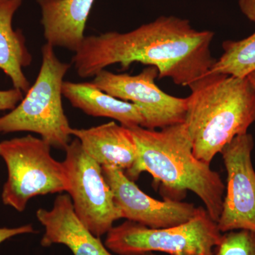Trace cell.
Instances as JSON below:
<instances>
[{"label":"cell","instance_id":"7402d4cb","mask_svg":"<svg viewBox=\"0 0 255 255\" xmlns=\"http://www.w3.org/2000/svg\"><path fill=\"white\" fill-rule=\"evenodd\" d=\"M145 255H156L154 254L153 253H147V254H146Z\"/></svg>","mask_w":255,"mask_h":255},{"label":"cell","instance_id":"ffe728a7","mask_svg":"<svg viewBox=\"0 0 255 255\" xmlns=\"http://www.w3.org/2000/svg\"><path fill=\"white\" fill-rule=\"evenodd\" d=\"M238 5L242 13L255 23V0H238Z\"/></svg>","mask_w":255,"mask_h":255},{"label":"cell","instance_id":"52a82bcc","mask_svg":"<svg viewBox=\"0 0 255 255\" xmlns=\"http://www.w3.org/2000/svg\"><path fill=\"white\" fill-rule=\"evenodd\" d=\"M63 161L68 179L67 194L79 219L101 238L122 219L113 192L106 181L102 166L87 155L78 139L70 142Z\"/></svg>","mask_w":255,"mask_h":255},{"label":"cell","instance_id":"5b68a950","mask_svg":"<svg viewBox=\"0 0 255 255\" xmlns=\"http://www.w3.org/2000/svg\"><path fill=\"white\" fill-rule=\"evenodd\" d=\"M50 149L43 139L31 135L0 142V157L8 171L1 194L4 205L22 212L32 198L67 192L63 162L53 158Z\"/></svg>","mask_w":255,"mask_h":255},{"label":"cell","instance_id":"9c48e42d","mask_svg":"<svg viewBox=\"0 0 255 255\" xmlns=\"http://www.w3.org/2000/svg\"><path fill=\"white\" fill-rule=\"evenodd\" d=\"M254 139L238 135L222 154L227 172V193L223 199L218 227L222 233L246 230L255 233V171L252 162Z\"/></svg>","mask_w":255,"mask_h":255},{"label":"cell","instance_id":"e0dca14e","mask_svg":"<svg viewBox=\"0 0 255 255\" xmlns=\"http://www.w3.org/2000/svg\"><path fill=\"white\" fill-rule=\"evenodd\" d=\"M214 255H255V233L246 230L223 233Z\"/></svg>","mask_w":255,"mask_h":255},{"label":"cell","instance_id":"8992f818","mask_svg":"<svg viewBox=\"0 0 255 255\" xmlns=\"http://www.w3.org/2000/svg\"><path fill=\"white\" fill-rule=\"evenodd\" d=\"M222 234L206 209L199 207L193 219L174 227L151 228L127 220L107 233L105 245L118 255H214Z\"/></svg>","mask_w":255,"mask_h":255},{"label":"cell","instance_id":"6da1fadb","mask_svg":"<svg viewBox=\"0 0 255 255\" xmlns=\"http://www.w3.org/2000/svg\"><path fill=\"white\" fill-rule=\"evenodd\" d=\"M214 32L198 31L186 18L161 16L132 31L85 36L73 64L78 76L95 77L115 64L126 70L134 63L154 66L159 79L189 87L205 75L216 60L211 46Z\"/></svg>","mask_w":255,"mask_h":255},{"label":"cell","instance_id":"7c38bea8","mask_svg":"<svg viewBox=\"0 0 255 255\" xmlns=\"http://www.w3.org/2000/svg\"><path fill=\"white\" fill-rule=\"evenodd\" d=\"M95 0H36L46 43L78 50L85 38L87 18Z\"/></svg>","mask_w":255,"mask_h":255},{"label":"cell","instance_id":"3957f363","mask_svg":"<svg viewBox=\"0 0 255 255\" xmlns=\"http://www.w3.org/2000/svg\"><path fill=\"white\" fill-rule=\"evenodd\" d=\"M185 124L196 158L207 164L255 122V90L248 78L206 73L189 87Z\"/></svg>","mask_w":255,"mask_h":255},{"label":"cell","instance_id":"5bb4252c","mask_svg":"<svg viewBox=\"0 0 255 255\" xmlns=\"http://www.w3.org/2000/svg\"><path fill=\"white\" fill-rule=\"evenodd\" d=\"M62 93L73 107L87 115L114 119L127 128L144 127L145 119L137 105L102 91L92 82L64 81Z\"/></svg>","mask_w":255,"mask_h":255},{"label":"cell","instance_id":"8fae6325","mask_svg":"<svg viewBox=\"0 0 255 255\" xmlns=\"http://www.w3.org/2000/svg\"><path fill=\"white\" fill-rule=\"evenodd\" d=\"M36 218L45 230L41 246L63 245L73 255H114L79 219L68 194H58L51 209L37 210Z\"/></svg>","mask_w":255,"mask_h":255},{"label":"cell","instance_id":"d6986e66","mask_svg":"<svg viewBox=\"0 0 255 255\" xmlns=\"http://www.w3.org/2000/svg\"><path fill=\"white\" fill-rule=\"evenodd\" d=\"M36 232L34 228L30 224L17 228H0V244L14 236H18V235L31 234Z\"/></svg>","mask_w":255,"mask_h":255},{"label":"cell","instance_id":"30bf717a","mask_svg":"<svg viewBox=\"0 0 255 255\" xmlns=\"http://www.w3.org/2000/svg\"><path fill=\"white\" fill-rule=\"evenodd\" d=\"M102 168L122 219L151 228H165L188 222L199 211L190 203L151 197L122 169L112 166H102Z\"/></svg>","mask_w":255,"mask_h":255},{"label":"cell","instance_id":"ac0fdd59","mask_svg":"<svg viewBox=\"0 0 255 255\" xmlns=\"http://www.w3.org/2000/svg\"><path fill=\"white\" fill-rule=\"evenodd\" d=\"M23 92L18 89L0 90V111L13 110L21 102Z\"/></svg>","mask_w":255,"mask_h":255},{"label":"cell","instance_id":"9a60e30c","mask_svg":"<svg viewBox=\"0 0 255 255\" xmlns=\"http://www.w3.org/2000/svg\"><path fill=\"white\" fill-rule=\"evenodd\" d=\"M22 1H0V70L9 77L14 88L26 94L31 84L23 69L31 65L32 55L22 32L12 26L13 17Z\"/></svg>","mask_w":255,"mask_h":255},{"label":"cell","instance_id":"4fadbf2b","mask_svg":"<svg viewBox=\"0 0 255 255\" xmlns=\"http://www.w3.org/2000/svg\"><path fill=\"white\" fill-rule=\"evenodd\" d=\"M83 150L102 166L129 170L137 159V145L128 128L115 122L89 128H72Z\"/></svg>","mask_w":255,"mask_h":255},{"label":"cell","instance_id":"277c9868","mask_svg":"<svg viewBox=\"0 0 255 255\" xmlns=\"http://www.w3.org/2000/svg\"><path fill=\"white\" fill-rule=\"evenodd\" d=\"M41 53L36 81L14 110L0 117V133L35 132L50 147L65 150L73 128L64 111L62 87L70 65L60 61L48 43L42 46Z\"/></svg>","mask_w":255,"mask_h":255},{"label":"cell","instance_id":"7a4b0ae2","mask_svg":"<svg viewBox=\"0 0 255 255\" xmlns=\"http://www.w3.org/2000/svg\"><path fill=\"white\" fill-rule=\"evenodd\" d=\"M128 128L136 143L137 156L133 166L125 172L127 177L135 181L142 172H148L154 182L167 189L192 191L204 203L210 217L218 223L226 186L209 164L194 155L185 124L159 130L141 127Z\"/></svg>","mask_w":255,"mask_h":255},{"label":"cell","instance_id":"2e32d148","mask_svg":"<svg viewBox=\"0 0 255 255\" xmlns=\"http://www.w3.org/2000/svg\"><path fill=\"white\" fill-rule=\"evenodd\" d=\"M223 53L207 73L247 78L255 70V31L240 41L223 42Z\"/></svg>","mask_w":255,"mask_h":255},{"label":"cell","instance_id":"603a6c76","mask_svg":"<svg viewBox=\"0 0 255 255\" xmlns=\"http://www.w3.org/2000/svg\"><path fill=\"white\" fill-rule=\"evenodd\" d=\"M0 1H3V0H0Z\"/></svg>","mask_w":255,"mask_h":255},{"label":"cell","instance_id":"ba28073f","mask_svg":"<svg viewBox=\"0 0 255 255\" xmlns=\"http://www.w3.org/2000/svg\"><path fill=\"white\" fill-rule=\"evenodd\" d=\"M94 78L92 83L102 91L137 105L145 119L143 128L156 130L184 123L187 99L169 95L157 87L155 67L147 66L136 75L103 70Z\"/></svg>","mask_w":255,"mask_h":255},{"label":"cell","instance_id":"44dd1931","mask_svg":"<svg viewBox=\"0 0 255 255\" xmlns=\"http://www.w3.org/2000/svg\"><path fill=\"white\" fill-rule=\"evenodd\" d=\"M248 80H249L250 82H251L252 86L253 87V88L255 89V70L253 71V73L250 74V75H248Z\"/></svg>","mask_w":255,"mask_h":255}]
</instances>
